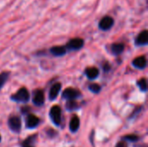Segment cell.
<instances>
[{
  "instance_id": "6da1fadb",
  "label": "cell",
  "mask_w": 148,
  "mask_h": 147,
  "mask_svg": "<svg viewBox=\"0 0 148 147\" xmlns=\"http://www.w3.org/2000/svg\"><path fill=\"white\" fill-rule=\"evenodd\" d=\"M11 99L17 102H26L29 99V94L28 90L23 88L19 89L15 94H13L11 96Z\"/></svg>"
},
{
  "instance_id": "7a4b0ae2",
  "label": "cell",
  "mask_w": 148,
  "mask_h": 147,
  "mask_svg": "<svg viewBox=\"0 0 148 147\" xmlns=\"http://www.w3.org/2000/svg\"><path fill=\"white\" fill-rule=\"evenodd\" d=\"M50 118L53 121V123L56 126H59L61 124V120H62V110L60 107L58 106H54L51 107L50 112H49Z\"/></svg>"
},
{
  "instance_id": "3957f363",
  "label": "cell",
  "mask_w": 148,
  "mask_h": 147,
  "mask_svg": "<svg viewBox=\"0 0 148 147\" xmlns=\"http://www.w3.org/2000/svg\"><path fill=\"white\" fill-rule=\"evenodd\" d=\"M9 127L10 128L11 131H13L14 133H19L21 130V126H22V123H21V120L18 117H11L9 121Z\"/></svg>"
},
{
  "instance_id": "277c9868",
  "label": "cell",
  "mask_w": 148,
  "mask_h": 147,
  "mask_svg": "<svg viewBox=\"0 0 148 147\" xmlns=\"http://www.w3.org/2000/svg\"><path fill=\"white\" fill-rule=\"evenodd\" d=\"M84 44V42L82 39L81 38H75V39H72L70 40L68 44H67V48L69 49H71V50H77V49H80L81 48H82Z\"/></svg>"
},
{
  "instance_id": "5b68a950",
  "label": "cell",
  "mask_w": 148,
  "mask_h": 147,
  "mask_svg": "<svg viewBox=\"0 0 148 147\" xmlns=\"http://www.w3.org/2000/svg\"><path fill=\"white\" fill-rule=\"evenodd\" d=\"M80 95V93L74 88H67L62 93V98L69 101H73Z\"/></svg>"
},
{
  "instance_id": "8992f818",
  "label": "cell",
  "mask_w": 148,
  "mask_h": 147,
  "mask_svg": "<svg viewBox=\"0 0 148 147\" xmlns=\"http://www.w3.org/2000/svg\"><path fill=\"white\" fill-rule=\"evenodd\" d=\"M114 24V19L111 16H104L100 23H99V27L102 29V30H108Z\"/></svg>"
},
{
  "instance_id": "52a82bcc",
  "label": "cell",
  "mask_w": 148,
  "mask_h": 147,
  "mask_svg": "<svg viewBox=\"0 0 148 147\" xmlns=\"http://www.w3.org/2000/svg\"><path fill=\"white\" fill-rule=\"evenodd\" d=\"M39 124V119L33 115V114H29L27 119H26V126L28 128H35L37 125Z\"/></svg>"
},
{
  "instance_id": "ba28073f",
  "label": "cell",
  "mask_w": 148,
  "mask_h": 147,
  "mask_svg": "<svg viewBox=\"0 0 148 147\" xmlns=\"http://www.w3.org/2000/svg\"><path fill=\"white\" fill-rule=\"evenodd\" d=\"M133 65L140 69H143L147 66V59L145 56H139L133 61Z\"/></svg>"
},
{
  "instance_id": "9c48e42d",
  "label": "cell",
  "mask_w": 148,
  "mask_h": 147,
  "mask_svg": "<svg viewBox=\"0 0 148 147\" xmlns=\"http://www.w3.org/2000/svg\"><path fill=\"white\" fill-rule=\"evenodd\" d=\"M61 88H62V86H61L60 83H55L51 87V88L49 90V99L51 101H54L57 97L59 92L61 91Z\"/></svg>"
},
{
  "instance_id": "30bf717a",
  "label": "cell",
  "mask_w": 148,
  "mask_h": 147,
  "mask_svg": "<svg viewBox=\"0 0 148 147\" xmlns=\"http://www.w3.org/2000/svg\"><path fill=\"white\" fill-rule=\"evenodd\" d=\"M33 102L36 106H41L44 102V94L42 91H36L33 96Z\"/></svg>"
},
{
  "instance_id": "8fae6325",
  "label": "cell",
  "mask_w": 148,
  "mask_h": 147,
  "mask_svg": "<svg viewBox=\"0 0 148 147\" xmlns=\"http://www.w3.org/2000/svg\"><path fill=\"white\" fill-rule=\"evenodd\" d=\"M148 42V36H147V31L144 30L142 31L136 38V44L142 46V45H146L147 44Z\"/></svg>"
},
{
  "instance_id": "7c38bea8",
  "label": "cell",
  "mask_w": 148,
  "mask_h": 147,
  "mask_svg": "<svg viewBox=\"0 0 148 147\" xmlns=\"http://www.w3.org/2000/svg\"><path fill=\"white\" fill-rule=\"evenodd\" d=\"M79 126H80V120L77 116H74L69 122V129L71 132L75 133L79 129Z\"/></svg>"
},
{
  "instance_id": "4fadbf2b",
  "label": "cell",
  "mask_w": 148,
  "mask_h": 147,
  "mask_svg": "<svg viewBox=\"0 0 148 147\" xmlns=\"http://www.w3.org/2000/svg\"><path fill=\"white\" fill-rule=\"evenodd\" d=\"M86 75L88 79L93 80V79H95L99 75V70H98V68H96L95 67L88 68L86 69Z\"/></svg>"
},
{
  "instance_id": "5bb4252c",
  "label": "cell",
  "mask_w": 148,
  "mask_h": 147,
  "mask_svg": "<svg viewBox=\"0 0 148 147\" xmlns=\"http://www.w3.org/2000/svg\"><path fill=\"white\" fill-rule=\"evenodd\" d=\"M50 52L56 56H61L66 53V49L62 46H56L50 49Z\"/></svg>"
},
{
  "instance_id": "9a60e30c",
  "label": "cell",
  "mask_w": 148,
  "mask_h": 147,
  "mask_svg": "<svg viewBox=\"0 0 148 147\" xmlns=\"http://www.w3.org/2000/svg\"><path fill=\"white\" fill-rule=\"evenodd\" d=\"M111 49L114 55H120L124 50V44L123 43H114L112 45Z\"/></svg>"
},
{
  "instance_id": "2e32d148",
  "label": "cell",
  "mask_w": 148,
  "mask_h": 147,
  "mask_svg": "<svg viewBox=\"0 0 148 147\" xmlns=\"http://www.w3.org/2000/svg\"><path fill=\"white\" fill-rule=\"evenodd\" d=\"M138 86L140 88V89L141 91H147V81L145 78H142L140 79L139 81H138Z\"/></svg>"
},
{
  "instance_id": "e0dca14e",
  "label": "cell",
  "mask_w": 148,
  "mask_h": 147,
  "mask_svg": "<svg viewBox=\"0 0 148 147\" xmlns=\"http://www.w3.org/2000/svg\"><path fill=\"white\" fill-rule=\"evenodd\" d=\"M9 74L8 73H3L0 74V88L3 86V84L5 83V81H7Z\"/></svg>"
},
{
  "instance_id": "ac0fdd59",
  "label": "cell",
  "mask_w": 148,
  "mask_h": 147,
  "mask_svg": "<svg viewBox=\"0 0 148 147\" xmlns=\"http://www.w3.org/2000/svg\"><path fill=\"white\" fill-rule=\"evenodd\" d=\"M78 107V105L76 102L73 101H69L67 102V108L69 110H74V109H76Z\"/></svg>"
},
{
  "instance_id": "d6986e66",
  "label": "cell",
  "mask_w": 148,
  "mask_h": 147,
  "mask_svg": "<svg viewBox=\"0 0 148 147\" xmlns=\"http://www.w3.org/2000/svg\"><path fill=\"white\" fill-rule=\"evenodd\" d=\"M89 89H90V91L91 92H93V93H99L100 92V90H101V87L98 85V84H91L90 86H89Z\"/></svg>"
},
{
  "instance_id": "ffe728a7",
  "label": "cell",
  "mask_w": 148,
  "mask_h": 147,
  "mask_svg": "<svg viewBox=\"0 0 148 147\" xmlns=\"http://www.w3.org/2000/svg\"><path fill=\"white\" fill-rule=\"evenodd\" d=\"M124 139L131 141V142H134V141H137L139 139V137L136 136V135H127V136L124 137Z\"/></svg>"
},
{
  "instance_id": "44dd1931",
  "label": "cell",
  "mask_w": 148,
  "mask_h": 147,
  "mask_svg": "<svg viewBox=\"0 0 148 147\" xmlns=\"http://www.w3.org/2000/svg\"><path fill=\"white\" fill-rule=\"evenodd\" d=\"M116 147H127L125 142H120L116 145Z\"/></svg>"
},
{
  "instance_id": "7402d4cb",
  "label": "cell",
  "mask_w": 148,
  "mask_h": 147,
  "mask_svg": "<svg viewBox=\"0 0 148 147\" xmlns=\"http://www.w3.org/2000/svg\"><path fill=\"white\" fill-rule=\"evenodd\" d=\"M23 147H32V146H30L29 145H25V146H24Z\"/></svg>"
},
{
  "instance_id": "603a6c76",
  "label": "cell",
  "mask_w": 148,
  "mask_h": 147,
  "mask_svg": "<svg viewBox=\"0 0 148 147\" xmlns=\"http://www.w3.org/2000/svg\"><path fill=\"white\" fill-rule=\"evenodd\" d=\"M0 140H1V137H0Z\"/></svg>"
}]
</instances>
